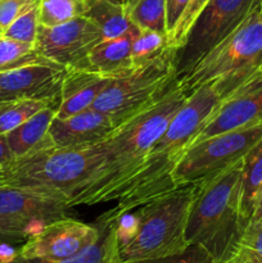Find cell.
Returning a JSON list of instances; mask_svg holds the SVG:
<instances>
[{"mask_svg": "<svg viewBox=\"0 0 262 263\" xmlns=\"http://www.w3.org/2000/svg\"><path fill=\"white\" fill-rule=\"evenodd\" d=\"M251 257L262 258V218L247 223L233 256L225 263H236Z\"/></svg>", "mask_w": 262, "mask_h": 263, "instance_id": "29", "label": "cell"}, {"mask_svg": "<svg viewBox=\"0 0 262 263\" xmlns=\"http://www.w3.org/2000/svg\"><path fill=\"white\" fill-rule=\"evenodd\" d=\"M57 107L58 103L48 105L25 121L17 128L7 134L8 145L13 154V158H20L32 152L55 146L49 134V127L55 118Z\"/></svg>", "mask_w": 262, "mask_h": 263, "instance_id": "18", "label": "cell"}, {"mask_svg": "<svg viewBox=\"0 0 262 263\" xmlns=\"http://www.w3.org/2000/svg\"><path fill=\"white\" fill-rule=\"evenodd\" d=\"M188 97L175 80L156 102L123 121L104 140L105 157L99 171L69 195V207L117 200Z\"/></svg>", "mask_w": 262, "mask_h": 263, "instance_id": "1", "label": "cell"}, {"mask_svg": "<svg viewBox=\"0 0 262 263\" xmlns=\"http://www.w3.org/2000/svg\"><path fill=\"white\" fill-rule=\"evenodd\" d=\"M104 140L76 148H53L14 158L0 170V185L68 198L102 167Z\"/></svg>", "mask_w": 262, "mask_h": 263, "instance_id": "4", "label": "cell"}, {"mask_svg": "<svg viewBox=\"0 0 262 263\" xmlns=\"http://www.w3.org/2000/svg\"><path fill=\"white\" fill-rule=\"evenodd\" d=\"M125 12L139 30L167 33L166 2L164 0H125Z\"/></svg>", "mask_w": 262, "mask_h": 263, "instance_id": "22", "label": "cell"}, {"mask_svg": "<svg viewBox=\"0 0 262 263\" xmlns=\"http://www.w3.org/2000/svg\"><path fill=\"white\" fill-rule=\"evenodd\" d=\"M258 218H262V190L259 193L258 198H257V202L256 205H254V211L251 220H258Z\"/></svg>", "mask_w": 262, "mask_h": 263, "instance_id": "35", "label": "cell"}, {"mask_svg": "<svg viewBox=\"0 0 262 263\" xmlns=\"http://www.w3.org/2000/svg\"><path fill=\"white\" fill-rule=\"evenodd\" d=\"M86 0H40L39 21L41 26L53 27L82 17Z\"/></svg>", "mask_w": 262, "mask_h": 263, "instance_id": "25", "label": "cell"}, {"mask_svg": "<svg viewBox=\"0 0 262 263\" xmlns=\"http://www.w3.org/2000/svg\"><path fill=\"white\" fill-rule=\"evenodd\" d=\"M221 100L213 81L195 89L153 144L140 168L116 200V207L107 213L117 216L128 212L175 190V168Z\"/></svg>", "mask_w": 262, "mask_h": 263, "instance_id": "2", "label": "cell"}, {"mask_svg": "<svg viewBox=\"0 0 262 263\" xmlns=\"http://www.w3.org/2000/svg\"><path fill=\"white\" fill-rule=\"evenodd\" d=\"M257 73H262V62H261V64H259V68H258V71H257Z\"/></svg>", "mask_w": 262, "mask_h": 263, "instance_id": "37", "label": "cell"}, {"mask_svg": "<svg viewBox=\"0 0 262 263\" xmlns=\"http://www.w3.org/2000/svg\"><path fill=\"white\" fill-rule=\"evenodd\" d=\"M261 2L231 35L199 59L184 76L180 86L192 94L207 82H215L222 100L257 73L262 62Z\"/></svg>", "mask_w": 262, "mask_h": 263, "instance_id": "5", "label": "cell"}, {"mask_svg": "<svg viewBox=\"0 0 262 263\" xmlns=\"http://www.w3.org/2000/svg\"><path fill=\"white\" fill-rule=\"evenodd\" d=\"M243 159L225 171L197 182L185 229L188 244L207 251L215 263L233 256L246 223L240 212Z\"/></svg>", "mask_w": 262, "mask_h": 263, "instance_id": "3", "label": "cell"}, {"mask_svg": "<svg viewBox=\"0 0 262 263\" xmlns=\"http://www.w3.org/2000/svg\"><path fill=\"white\" fill-rule=\"evenodd\" d=\"M66 69L54 62H44L0 72V102L15 99L55 102Z\"/></svg>", "mask_w": 262, "mask_h": 263, "instance_id": "14", "label": "cell"}, {"mask_svg": "<svg viewBox=\"0 0 262 263\" xmlns=\"http://www.w3.org/2000/svg\"><path fill=\"white\" fill-rule=\"evenodd\" d=\"M262 140V122L218 134L190 145L172 174L175 189L197 184L240 162Z\"/></svg>", "mask_w": 262, "mask_h": 263, "instance_id": "8", "label": "cell"}, {"mask_svg": "<svg viewBox=\"0 0 262 263\" xmlns=\"http://www.w3.org/2000/svg\"><path fill=\"white\" fill-rule=\"evenodd\" d=\"M44 62L50 61L44 58L36 50L35 45L10 40L4 36L0 39V72Z\"/></svg>", "mask_w": 262, "mask_h": 263, "instance_id": "24", "label": "cell"}, {"mask_svg": "<svg viewBox=\"0 0 262 263\" xmlns=\"http://www.w3.org/2000/svg\"><path fill=\"white\" fill-rule=\"evenodd\" d=\"M262 190V140H259L243 158L240 185V212L244 223L253 215L257 198Z\"/></svg>", "mask_w": 262, "mask_h": 263, "instance_id": "21", "label": "cell"}, {"mask_svg": "<svg viewBox=\"0 0 262 263\" xmlns=\"http://www.w3.org/2000/svg\"><path fill=\"white\" fill-rule=\"evenodd\" d=\"M40 0H0V27L4 31L13 21Z\"/></svg>", "mask_w": 262, "mask_h": 263, "instance_id": "32", "label": "cell"}, {"mask_svg": "<svg viewBox=\"0 0 262 263\" xmlns=\"http://www.w3.org/2000/svg\"><path fill=\"white\" fill-rule=\"evenodd\" d=\"M139 263H215V261L202 247L197 244H190L181 253Z\"/></svg>", "mask_w": 262, "mask_h": 263, "instance_id": "31", "label": "cell"}, {"mask_svg": "<svg viewBox=\"0 0 262 263\" xmlns=\"http://www.w3.org/2000/svg\"><path fill=\"white\" fill-rule=\"evenodd\" d=\"M13 154L8 145L7 135H0V170L7 166L10 161H13Z\"/></svg>", "mask_w": 262, "mask_h": 263, "instance_id": "34", "label": "cell"}, {"mask_svg": "<svg viewBox=\"0 0 262 263\" xmlns=\"http://www.w3.org/2000/svg\"><path fill=\"white\" fill-rule=\"evenodd\" d=\"M197 184L177 187L135 208V234L120 247V263H139L181 253L189 247L185 239L189 208Z\"/></svg>", "mask_w": 262, "mask_h": 263, "instance_id": "6", "label": "cell"}, {"mask_svg": "<svg viewBox=\"0 0 262 263\" xmlns=\"http://www.w3.org/2000/svg\"><path fill=\"white\" fill-rule=\"evenodd\" d=\"M100 41L99 28L82 15L53 27L39 26L35 48L48 61L68 68L81 63Z\"/></svg>", "mask_w": 262, "mask_h": 263, "instance_id": "11", "label": "cell"}, {"mask_svg": "<svg viewBox=\"0 0 262 263\" xmlns=\"http://www.w3.org/2000/svg\"><path fill=\"white\" fill-rule=\"evenodd\" d=\"M3 33H4V31H3V30H2V27H0V39L3 37Z\"/></svg>", "mask_w": 262, "mask_h": 263, "instance_id": "39", "label": "cell"}, {"mask_svg": "<svg viewBox=\"0 0 262 263\" xmlns=\"http://www.w3.org/2000/svg\"><path fill=\"white\" fill-rule=\"evenodd\" d=\"M139 31L140 30H135L120 37L102 40L90 50L81 63L74 67H82L116 77L133 71L131 46H133L134 37Z\"/></svg>", "mask_w": 262, "mask_h": 263, "instance_id": "17", "label": "cell"}, {"mask_svg": "<svg viewBox=\"0 0 262 263\" xmlns=\"http://www.w3.org/2000/svg\"><path fill=\"white\" fill-rule=\"evenodd\" d=\"M99 236L100 228L98 225H87L68 217L57 218L31 235L20 247L14 259L64 261L94 244Z\"/></svg>", "mask_w": 262, "mask_h": 263, "instance_id": "10", "label": "cell"}, {"mask_svg": "<svg viewBox=\"0 0 262 263\" xmlns=\"http://www.w3.org/2000/svg\"><path fill=\"white\" fill-rule=\"evenodd\" d=\"M261 0H210L176 50V79L225 40L248 18Z\"/></svg>", "mask_w": 262, "mask_h": 263, "instance_id": "9", "label": "cell"}, {"mask_svg": "<svg viewBox=\"0 0 262 263\" xmlns=\"http://www.w3.org/2000/svg\"><path fill=\"white\" fill-rule=\"evenodd\" d=\"M84 17L97 25L102 33V40L116 39L139 30L125 12L120 0H86Z\"/></svg>", "mask_w": 262, "mask_h": 263, "instance_id": "19", "label": "cell"}, {"mask_svg": "<svg viewBox=\"0 0 262 263\" xmlns=\"http://www.w3.org/2000/svg\"><path fill=\"white\" fill-rule=\"evenodd\" d=\"M176 49L170 46L149 63L116 77L90 108L109 116L118 126L161 98L176 80Z\"/></svg>", "mask_w": 262, "mask_h": 263, "instance_id": "7", "label": "cell"}, {"mask_svg": "<svg viewBox=\"0 0 262 263\" xmlns=\"http://www.w3.org/2000/svg\"><path fill=\"white\" fill-rule=\"evenodd\" d=\"M68 208V198L62 195L0 185V216L27 223L33 234L50 221L66 217Z\"/></svg>", "mask_w": 262, "mask_h": 263, "instance_id": "13", "label": "cell"}, {"mask_svg": "<svg viewBox=\"0 0 262 263\" xmlns=\"http://www.w3.org/2000/svg\"><path fill=\"white\" fill-rule=\"evenodd\" d=\"M166 2V18H167V33L169 39L174 32L180 17L186 9L189 0H164Z\"/></svg>", "mask_w": 262, "mask_h": 263, "instance_id": "33", "label": "cell"}, {"mask_svg": "<svg viewBox=\"0 0 262 263\" xmlns=\"http://www.w3.org/2000/svg\"><path fill=\"white\" fill-rule=\"evenodd\" d=\"M39 12H40V2L33 4L30 9H27L20 17L15 18L5 28L3 36L10 39V40L35 45L36 39H38L39 26H40Z\"/></svg>", "mask_w": 262, "mask_h": 263, "instance_id": "28", "label": "cell"}, {"mask_svg": "<svg viewBox=\"0 0 262 263\" xmlns=\"http://www.w3.org/2000/svg\"><path fill=\"white\" fill-rule=\"evenodd\" d=\"M170 46H171L170 39L166 33L140 30L134 37L133 46H131V59H133L134 68L149 63L161 55Z\"/></svg>", "mask_w": 262, "mask_h": 263, "instance_id": "27", "label": "cell"}, {"mask_svg": "<svg viewBox=\"0 0 262 263\" xmlns=\"http://www.w3.org/2000/svg\"><path fill=\"white\" fill-rule=\"evenodd\" d=\"M236 263H262V258H254V257H251V258L241 259V261Z\"/></svg>", "mask_w": 262, "mask_h": 263, "instance_id": "36", "label": "cell"}, {"mask_svg": "<svg viewBox=\"0 0 262 263\" xmlns=\"http://www.w3.org/2000/svg\"><path fill=\"white\" fill-rule=\"evenodd\" d=\"M258 122H262V73H256L221 100L193 144Z\"/></svg>", "mask_w": 262, "mask_h": 263, "instance_id": "12", "label": "cell"}, {"mask_svg": "<svg viewBox=\"0 0 262 263\" xmlns=\"http://www.w3.org/2000/svg\"><path fill=\"white\" fill-rule=\"evenodd\" d=\"M118 127L112 117L89 108L66 118H54L49 134L57 148H76L102 143Z\"/></svg>", "mask_w": 262, "mask_h": 263, "instance_id": "16", "label": "cell"}, {"mask_svg": "<svg viewBox=\"0 0 262 263\" xmlns=\"http://www.w3.org/2000/svg\"><path fill=\"white\" fill-rule=\"evenodd\" d=\"M55 103L58 100L15 99L0 102V135H7L33 115Z\"/></svg>", "mask_w": 262, "mask_h": 263, "instance_id": "23", "label": "cell"}, {"mask_svg": "<svg viewBox=\"0 0 262 263\" xmlns=\"http://www.w3.org/2000/svg\"><path fill=\"white\" fill-rule=\"evenodd\" d=\"M208 2L210 0H189V4H188L186 9L184 10L182 15L180 17L179 22H177L176 27H175L174 32L170 36V45L172 48H175L177 50L182 45L190 27H192L194 21L197 20L199 13L202 12V9L205 7V4Z\"/></svg>", "mask_w": 262, "mask_h": 263, "instance_id": "30", "label": "cell"}, {"mask_svg": "<svg viewBox=\"0 0 262 263\" xmlns=\"http://www.w3.org/2000/svg\"><path fill=\"white\" fill-rule=\"evenodd\" d=\"M31 235L33 231L27 223L0 216V263L12 262Z\"/></svg>", "mask_w": 262, "mask_h": 263, "instance_id": "26", "label": "cell"}, {"mask_svg": "<svg viewBox=\"0 0 262 263\" xmlns=\"http://www.w3.org/2000/svg\"><path fill=\"white\" fill-rule=\"evenodd\" d=\"M98 226L100 228V236L94 244L89 246L64 261L45 262V261H25L14 259L10 263H120L118 258V240L116 235L115 221L108 216L103 215L99 218Z\"/></svg>", "mask_w": 262, "mask_h": 263, "instance_id": "20", "label": "cell"}, {"mask_svg": "<svg viewBox=\"0 0 262 263\" xmlns=\"http://www.w3.org/2000/svg\"><path fill=\"white\" fill-rule=\"evenodd\" d=\"M115 79L82 67H68L59 90L55 120H66L89 109Z\"/></svg>", "mask_w": 262, "mask_h": 263, "instance_id": "15", "label": "cell"}, {"mask_svg": "<svg viewBox=\"0 0 262 263\" xmlns=\"http://www.w3.org/2000/svg\"><path fill=\"white\" fill-rule=\"evenodd\" d=\"M259 18H261L262 21V0H261V9H259Z\"/></svg>", "mask_w": 262, "mask_h": 263, "instance_id": "38", "label": "cell"}]
</instances>
